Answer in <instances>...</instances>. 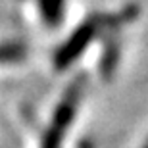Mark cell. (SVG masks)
I'll list each match as a JSON object with an SVG mask.
<instances>
[{
	"label": "cell",
	"mask_w": 148,
	"mask_h": 148,
	"mask_svg": "<svg viewBox=\"0 0 148 148\" xmlns=\"http://www.w3.org/2000/svg\"><path fill=\"white\" fill-rule=\"evenodd\" d=\"M79 94H81V79H77L71 87L67 88L64 100L58 104V108H56V112H54L52 125L48 127V131H46V135H44V138H42V148H60L64 131L69 127V123H71V119H73V114H75V110H77Z\"/></svg>",
	"instance_id": "7a4b0ae2"
},
{
	"label": "cell",
	"mask_w": 148,
	"mask_h": 148,
	"mask_svg": "<svg viewBox=\"0 0 148 148\" xmlns=\"http://www.w3.org/2000/svg\"><path fill=\"white\" fill-rule=\"evenodd\" d=\"M21 52V46H0V60H8V58H16Z\"/></svg>",
	"instance_id": "277c9868"
},
{
	"label": "cell",
	"mask_w": 148,
	"mask_h": 148,
	"mask_svg": "<svg viewBox=\"0 0 148 148\" xmlns=\"http://www.w3.org/2000/svg\"><path fill=\"white\" fill-rule=\"evenodd\" d=\"M40 6H42V16L48 23H58L62 16V6H64V0H40Z\"/></svg>",
	"instance_id": "3957f363"
},
{
	"label": "cell",
	"mask_w": 148,
	"mask_h": 148,
	"mask_svg": "<svg viewBox=\"0 0 148 148\" xmlns=\"http://www.w3.org/2000/svg\"><path fill=\"white\" fill-rule=\"evenodd\" d=\"M144 148H148V143H146V146H144Z\"/></svg>",
	"instance_id": "5b68a950"
},
{
	"label": "cell",
	"mask_w": 148,
	"mask_h": 148,
	"mask_svg": "<svg viewBox=\"0 0 148 148\" xmlns=\"http://www.w3.org/2000/svg\"><path fill=\"white\" fill-rule=\"evenodd\" d=\"M133 16H135V12H131V14L125 12V14H119V16H114V17L94 16V17H90V19H87L83 25H79V29L71 35V38L58 50V54H56V67L62 69V67L69 66L77 56L88 46V42L92 40V37L96 35V31H98L100 27L112 25V23H117V21H123V19H131Z\"/></svg>",
	"instance_id": "6da1fadb"
}]
</instances>
